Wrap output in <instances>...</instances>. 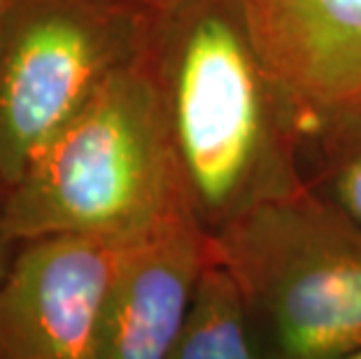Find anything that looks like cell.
Here are the masks:
<instances>
[{"label": "cell", "mask_w": 361, "mask_h": 359, "mask_svg": "<svg viewBox=\"0 0 361 359\" xmlns=\"http://www.w3.org/2000/svg\"><path fill=\"white\" fill-rule=\"evenodd\" d=\"M184 215L194 210L149 49L114 73L5 192L17 245L44 236L142 241Z\"/></svg>", "instance_id": "6da1fadb"}, {"label": "cell", "mask_w": 361, "mask_h": 359, "mask_svg": "<svg viewBox=\"0 0 361 359\" xmlns=\"http://www.w3.org/2000/svg\"><path fill=\"white\" fill-rule=\"evenodd\" d=\"M154 66L196 219L207 233L301 189L294 157L268 114L266 68L247 24L207 5L182 14Z\"/></svg>", "instance_id": "7a4b0ae2"}, {"label": "cell", "mask_w": 361, "mask_h": 359, "mask_svg": "<svg viewBox=\"0 0 361 359\" xmlns=\"http://www.w3.org/2000/svg\"><path fill=\"white\" fill-rule=\"evenodd\" d=\"M210 255L240 289L278 359L361 350V226L296 189L210 233Z\"/></svg>", "instance_id": "3957f363"}, {"label": "cell", "mask_w": 361, "mask_h": 359, "mask_svg": "<svg viewBox=\"0 0 361 359\" xmlns=\"http://www.w3.org/2000/svg\"><path fill=\"white\" fill-rule=\"evenodd\" d=\"M145 0H10L0 37V187L149 49Z\"/></svg>", "instance_id": "277c9868"}, {"label": "cell", "mask_w": 361, "mask_h": 359, "mask_svg": "<svg viewBox=\"0 0 361 359\" xmlns=\"http://www.w3.org/2000/svg\"><path fill=\"white\" fill-rule=\"evenodd\" d=\"M137 241L44 236L0 278V359H98L114 278Z\"/></svg>", "instance_id": "5b68a950"}, {"label": "cell", "mask_w": 361, "mask_h": 359, "mask_svg": "<svg viewBox=\"0 0 361 359\" xmlns=\"http://www.w3.org/2000/svg\"><path fill=\"white\" fill-rule=\"evenodd\" d=\"M268 78L314 112L361 110V0H247Z\"/></svg>", "instance_id": "8992f818"}, {"label": "cell", "mask_w": 361, "mask_h": 359, "mask_svg": "<svg viewBox=\"0 0 361 359\" xmlns=\"http://www.w3.org/2000/svg\"><path fill=\"white\" fill-rule=\"evenodd\" d=\"M210 262V233L184 215L128 248L103 315L98 359H171Z\"/></svg>", "instance_id": "52a82bcc"}, {"label": "cell", "mask_w": 361, "mask_h": 359, "mask_svg": "<svg viewBox=\"0 0 361 359\" xmlns=\"http://www.w3.org/2000/svg\"><path fill=\"white\" fill-rule=\"evenodd\" d=\"M171 359H278L233 278L212 255Z\"/></svg>", "instance_id": "ba28073f"}, {"label": "cell", "mask_w": 361, "mask_h": 359, "mask_svg": "<svg viewBox=\"0 0 361 359\" xmlns=\"http://www.w3.org/2000/svg\"><path fill=\"white\" fill-rule=\"evenodd\" d=\"M338 135L329 145L326 201L361 226V114L338 121Z\"/></svg>", "instance_id": "9c48e42d"}, {"label": "cell", "mask_w": 361, "mask_h": 359, "mask_svg": "<svg viewBox=\"0 0 361 359\" xmlns=\"http://www.w3.org/2000/svg\"><path fill=\"white\" fill-rule=\"evenodd\" d=\"M14 250H17V243L10 238L7 221H5V189L0 187V278L5 276L7 266L12 262Z\"/></svg>", "instance_id": "30bf717a"}, {"label": "cell", "mask_w": 361, "mask_h": 359, "mask_svg": "<svg viewBox=\"0 0 361 359\" xmlns=\"http://www.w3.org/2000/svg\"><path fill=\"white\" fill-rule=\"evenodd\" d=\"M7 10H10V0H0V37H3L5 19H7Z\"/></svg>", "instance_id": "8fae6325"}, {"label": "cell", "mask_w": 361, "mask_h": 359, "mask_svg": "<svg viewBox=\"0 0 361 359\" xmlns=\"http://www.w3.org/2000/svg\"><path fill=\"white\" fill-rule=\"evenodd\" d=\"M345 359H361V350H359V353H355V355H350V357H345Z\"/></svg>", "instance_id": "7c38bea8"}]
</instances>
